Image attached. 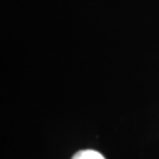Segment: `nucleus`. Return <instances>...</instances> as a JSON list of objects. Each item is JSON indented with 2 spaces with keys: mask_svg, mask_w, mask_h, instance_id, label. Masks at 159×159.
<instances>
[{
  "mask_svg": "<svg viewBox=\"0 0 159 159\" xmlns=\"http://www.w3.org/2000/svg\"><path fill=\"white\" fill-rule=\"evenodd\" d=\"M72 159H105L104 156L94 150H81L74 154Z\"/></svg>",
  "mask_w": 159,
  "mask_h": 159,
  "instance_id": "f257e3e1",
  "label": "nucleus"
}]
</instances>
